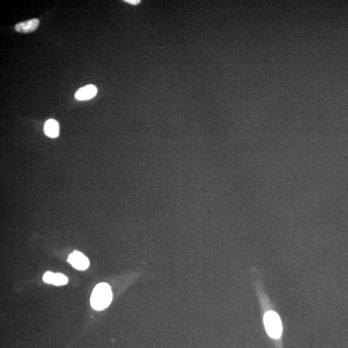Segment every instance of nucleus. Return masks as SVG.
Wrapping results in <instances>:
<instances>
[{
    "label": "nucleus",
    "instance_id": "obj_7",
    "mask_svg": "<svg viewBox=\"0 0 348 348\" xmlns=\"http://www.w3.org/2000/svg\"><path fill=\"white\" fill-rule=\"evenodd\" d=\"M68 283V278L61 273H54L52 285L56 286L65 285Z\"/></svg>",
    "mask_w": 348,
    "mask_h": 348
},
{
    "label": "nucleus",
    "instance_id": "obj_5",
    "mask_svg": "<svg viewBox=\"0 0 348 348\" xmlns=\"http://www.w3.org/2000/svg\"><path fill=\"white\" fill-rule=\"evenodd\" d=\"M40 20L34 18L27 21L20 22L15 25V31L20 33H30L35 31L39 27Z\"/></svg>",
    "mask_w": 348,
    "mask_h": 348
},
{
    "label": "nucleus",
    "instance_id": "obj_2",
    "mask_svg": "<svg viewBox=\"0 0 348 348\" xmlns=\"http://www.w3.org/2000/svg\"><path fill=\"white\" fill-rule=\"evenodd\" d=\"M264 323L267 334L273 339H279L282 333L283 327L280 317L274 311H269L265 315Z\"/></svg>",
    "mask_w": 348,
    "mask_h": 348
},
{
    "label": "nucleus",
    "instance_id": "obj_6",
    "mask_svg": "<svg viewBox=\"0 0 348 348\" xmlns=\"http://www.w3.org/2000/svg\"><path fill=\"white\" fill-rule=\"evenodd\" d=\"M60 126L58 123L54 120H49L44 125V132L47 136L52 138H57L59 136Z\"/></svg>",
    "mask_w": 348,
    "mask_h": 348
},
{
    "label": "nucleus",
    "instance_id": "obj_8",
    "mask_svg": "<svg viewBox=\"0 0 348 348\" xmlns=\"http://www.w3.org/2000/svg\"><path fill=\"white\" fill-rule=\"evenodd\" d=\"M54 273L51 272V271H47L45 273L43 276V281H45L46 283L52 284V280H53Z\"/></svg>",
    "mask_w": 348,
    "mask_h": 348
},
{
    "label": "nucleus",
    "instance_id": "obj_9",
    "mask_svg": "<svg viewBox=\"0 0 348 348\" xmlns=\"http://www.w3.org/2000/svg\"><path fill=\"white\" fill-rule=\"evenodd\" d=\"M124 1L126 2V3L132 4V5H138L140 3V1H139V0H126Z\"/></svg>",
    "mask_w": 348,
    "mask_h": 348
},
{
    "label": "nucleus",
    "instance_id": "obj_4",
    "mask_svg": "<svg viewBox=\"0 0 348 348\" xmlns=\"http://www.w3.org/2000/svg\"><path fill=\"white\" fill-rule=\"evenodd\" d=\"M98 89L93 84H88L80 88L75 94V98L78 101H85L92 99L97 94Z\"/></svg>",
    "mask_w": 348,
    "mask_h": 348
},
{
    "label": "nucleus",
    "instance_id": "obj_1",
    "mask_svg": "<svg viewBox=\"0 0 348 348\" xmlns=\"http://www.w3.org/2000/svg\"><path fill=\"white\" fill-rule=\"evenodd\" d=\"M112 299L111 287L108 284H98L92 291L90 304L96 310H102L109 306Z\"/></svg>",
    "mask_w": 348,
    "mask_h": 348
},
{
    "label": "nucleus",
    "instance_id": "obj_3",
    "mask_svg": "<svg viewBox=\"0 0 348 348\" xmlns=\"http://www.w3.org/2000/svg\"><path fill=\"white\" fill-rule=\"evenodd\" d=\"M68 261L72 266L79 270H84L87 269L90 265L89 260L87 257L78 251H74L71 253L68 257Z\"/></svg>",
    "mask_w": 348,
    "mask_h": 348
}]
</instances>
